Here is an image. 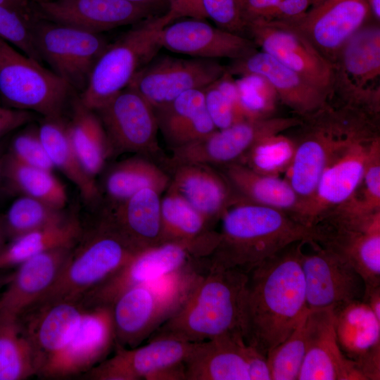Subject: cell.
Wrapping results in <instances>:
<instances>
[{"instance_id":"cell-1","label":"cell","mask_w":380,"mask_h":380,"mask_svg":"<svg viewBox=\"0 0 380 380\" xmlns=\"http://www.w3.org/2000/svg\"><path fill=\"white\" fill-rule=\"evenodd\" d=\"M305 243L296 242L248 272L241 334L265 356L291 334L308 310L301 265Z\"/></svg>"},{"instance_id":"cell-2","label":"cell","mask_w":380,"mask_h":380,"mask_svg":"<svg viewBox=\"0 0 380 380\" xmlns=\"http://www.w3.org/2000/svg\"><path fill=\"white\" fill-rule=\"evenodd\" d=\"M218 243L207 265L248 272L286 247L298 241L317 244L315 226L267 206L239 201L222 215Z\"/></svg>"},{"instance_id":"cell-3","label":"cell","mask_w":380,"mask_h":380,"mask_svg":"<svg viewBox=\"0 0 380 380\" xmlns=\"http://www.w3.org/2000/svg\"><path fill=\"white\" fill-rule=\"evenodd\" d=\"M301 118L292 137L296 153L286 179L299 196L302 210L336 153L353 142L380 137V118L353 106L330 101Z\"/></svg>"},{"instance_id":"cell-4","label":"cell","mask_w":380,"mask_h":380,"mask_svg":"<svg viewBox=\"0 0 380 380\" xmlns=\"http://www.w3.org/2000/svg\"><path fill=\"white\" fill-rule=\"evenodd\" d=\"M248 273L206 265V270L182 308L148 339L207 341L241 334V315Z\"/></svg>"},{"instance_id":"cell-5","label":"cell","mask_w":380,"mask_h":380,"mask_svg":"<svg viewBox=\"0 0 380 380\" xmlns=\"http://www.w3.org/2000/svg\"><path fill=\"white\" fill-rule=\"evenodd\" d=\"M199 259L157 281L128 289L112 304L116 347L139 346L186 303L206 270Z\"/></svg>"},{"instance_id":"cell-6","label":"cell","mask_w":380,"mask_h":380,"mask_svg":"<svg viewBox=\"0 0 380 380\" xmlns=\"http://www.w3.org/2000/svg\"><path fill=\"white\" fill-rule=\"evenodd\" d=\"M140 252L98 222L88 233H82L56 281L32 308L58 301H80Z\"/></svg>"},{"instance_id":"cell-7","label":"cell","mask_w":380,"mask_h":380,"mask_svg":"<svg viewBox=\"0 0 380 380\" xmlns=\"http://www.w3.org/2000/svg\"><path fill=\"white\" fill-rule=\"evenodd\" d=\"M172 23L166 12L148 17L136 24L114 43L108 44L96 61L81 101L95 110L126 88L134 75L162 48L163 28Z\"/></svg>"},{"instance_id":"cell-8","label":"cell","mask_w":380,"mask_h":380,"mask_svg":"<svg viewBox=\"0 0 380 380\" xmlns=\"http://www.w3.org/2000/svg\"><path fill=\"white\" fill-rule=\"evenodd\" d=\"M313 226L319 246L343 258L365 286H380V210H368L352 197L324 212Z\"/></svg>"},{"instance_id":"cell-9","label":"cell","mask_w":380,"mask_h":380,"mask_svg":"<svg viewBox=\"0 0 380 380\" xmlns=\"http://www.w3.org/2000/svg\"><path fill=\"white\" fill-rule=\"evenodd\" d=\"M75 91L54 72L0 38V96L9 108L64 116Z\"/></svg>"},{"instance_id":"cell-10","label":"cell","mask_w":380,"mask_h":380,"mask_svg":"<svg viewBox=\"0 0 380 380\" xmlns=\"http://www.w3.org/2000/svg\"><path fill=\"white\" fill-rule=\"evenodd\" d=\"M33 30L42 61L76 92L82 93L94 66L109 44L106 39L100 33L42 18H35Z\"/></svg>"},{"instance_id":"cell-11","label":"cell","mask_w":380,"mask_h":380,"mask_svg":"<svg viewBox=\"0 0 380 380\" xmlns=\"http://www.w3.org/2000/svg\"><path fill=\"white\" fill-rule=\"evenodd\" d=\"M302 122L298 116L244 120L216 129L208 136L171 149L167 166L172 169L182 164H203L218 167L239 162L259 141L295 128Z\"/></svg>"},{"instance_id":"cell-12","label":"cell","mask_w":380,"mask_h":380,"mask_svg":"<svg viewBox=\"0 0 380 380\" xmlns=\"http://www.w3.org/2000/svg\"><path fill=\"white\" fill-rule=\"evenodd\" d=\"M93 110L104 127L113 153H134L158 163L165 157L158 142L155 110L132 88L127 87Z\"/></svg>"},{"instance_id":"cell-13","label":"cell","mask_w":380,"mask_h":380,"mask_svg":"<svg viewBox=\"0 0 380 380\" xmlns=\"http://www.w3.org/2000/svg\"><path fill=\"white\" fill-rule=\"evenodd\" d=\"M202 258L198 250L186 243H164L148 248L86 293L80 302L84 308L112 305L128 289L170 276Z\"/></svg>"},{"instance_id":"cell-14","label":"cell","mask_w":380,"mask_h":380,"mask_svg":"<svg viewBox=\"0 0 380 380\" xmlns=\"http://www.w3.org/2000/svg\"><path fill=\"white\" fill-rule=\"evenodd\" d=\"M225 71L226 65L215 59L157 54L134 75L127 87L137 91L155 110L185 91L205 88Z\"/></svg>"},{"instance_id":"cell-15","label":"cell","mask_w":380,"mask_h":380,"mask_svg":"<svg viewBox=\"0 0 380 380\" xmlns=\"http://www.w3.org/2000/svg\"><path fill=\"white\" fill-rule=\"evenodd\" d=\"M247 36L261 51L294 70L330 97L334 65L298 30L279 22L254 21Z\"/></svg>"},{"instance_id":"cell-16","label":"cell","mask_w":380,"mask_h":380,"mask_svg":"<svg viewBox=\"0 0 380 380\" xmlns=\"http://www.w3.org/2000/svg\"><path fill=\"white\" fill-rule=\"evenodd\" d=\"M114 345L112 306L85 308L72 337L44 363L39 374L61 378L87 372L101 362Z\"/></svg>"},{"instance_id":"cell-17","label":"cell","mask_w":380,"mask_h":380,"mask_svg":"<svg viewBox=\"0 0 380 380\" xmlns=\"http://www.w3.org/2000/svg\"><path fill=\"white\" fill-rule=\"evenodd\" d=\"M370 16L367 0H322L300 18L284 23L303 33L334 65L345 43Z\"/></svg>"},{"instance_id":"cell-18","label":"cell","mask_w":380,"mask_h":380,"mask_svg":"<svg viewBox=\"0 0 380 380\" xmlns=\"http://www.w3.org/2000/svg\"><path fill=\"white\" fill-rule=\"evenodd\" d=\"M313 253L302 255L307 308L334 307L362 300L365 285L361 276L340 255L318 244Z\"/></svg>"},{"instance_id":"cell-19","label":"cell","mask_w":380,"mask_h":380,"mask_svg":"<svg viewBox=\"0 0 380 380\" xmlns=\"http://www.w3.org/2000/svg\"><path fill=\"white\" fill-rule=\"evenodd\" d=\"M377 138L353 142L335 153L322 171L312 197L303 207L299 216L301 222L313 226L324 212L353 196L361 184L372 145Z\"/></svg>"},{"instance_id":"cell-20","label":"cell","mask_w":380,"mask_h":380,"mask_svg":"<svg viewBox=\"0 0 380 380\" xmlns=\"http://www.w3.org/2000/svg\"><path fill=\"white\" fill-rule=\"evenodd\" d=\"M306 348L298 380H366L338 343L332 307L310 310Z\"/></svg>"},{"instance_id":"cell-21","label":"cell","mask_w":380,"mask_h":380,"mask_svg":"<svg viewBox=\"0 0 380 380\" xmlns=\"http://www.w3.org/2000/svg\"><path fill=\"white\" fill-rule=\"evenodd\" d=\"M226 70L232 76L258 75L273 87L281 102L296 116L304 117L319 110L329 100L327 93L262 51H255L232 60Z\"/></svg>"},{"instance_id":"cell-22","label":"cell","mask_w":380,"mask_h":380,"mask_svg":"<svg viewBox=\"0 0 380 380\" xmlns=\"http://www.w3.org/2000/svg\"><path fill=\"white\" fill-rule=\"evenodd\" d=\"M336 335L343 354L366 380L380 379V319L362 300L332 307Z\"/></svg>"},{"instance_id":"cell-23","label":"cell","mask_w":380,"mask_h":380,"mask_svg":"<svg viewBox=\"0 0 380 380\" xmlns=\"http://www.w3.org/2000/svg\"><path fill=\"white\" fill-rule=\"evenodd\" d=\"M40 18L94 33L158 15L124 0H49L37 4Z\"/></svg>"},{"instance_id":"cell-24","label":"cell","mask_w":380,"mask_h":380,"mask_svg":"<svg viewBox=\"0 0 380 380\" xmlns=\"http://www.w3.org/2000/svg\"><path fill=\"white\" fill-rule=\"evenodd\" d=\"M160 43L170 51L208 59L235 60L258 50L250 38L213 26L205 20L189 18L165 26Z\"/></svg>"},{"instance_id":"cell-25","label":"cell","mask_w":380,"mask_h":380,"mask_svg":"<svg viewBox=\"0 0 380 380\" xmlns=\"http://www.w3.org/2000/svg\"><path fill=\"white\" fill-rule=\"evenodd\" d=\"M72 248L51 249L18 265L0 295V312L20 317L36 305L58 279Z\"/></svg>"},{"instance_id":"cell-26","label":"cell","mask_w":380,"mask_h":380,"mask_svg":"<svg viewBox=\"0 0 380 380\" xmlns=\"http://www.w3.org/2000/svg\"><path fill=\"white\" fill-rule=\"evenodd\" d=\"M144 189L129 198L104 208L99 222L143 251L161 243V195Z\"/></svg>"},{"instance_id":"cell-27","label":"cell","mask_w":380,"mask_h":380,"mask_svg":"<svg viewBox=\"0 0 380 380\" xmlns=\"http://www.w3.org/2000/svg\"><path fill=\"white\" fill-rule=\"evenodd\" d=\"M168 189L183 198L213 225L239 199L223 174L215 167L182 164L170 171Z\"/></svg>"},{"instance_id":"cell-28","label":"cell","mask_w":380,"mask_h":380,"mask_svg":"<svg viewBox=\"0 0 380 380\" xmlns=\"http://www.w3.org/2000/svg\"><path fill=\"white\" fill-rule=\"evenodd\" d=\"M247 349L238 333L192 343L183 361L185 380H250Z\"/></svg>"},{"instance_id":"cell-29","label":"cell","mask_w":380,"mask_h":380,"mask_svg":"<svg viewBox=\"0 0 380 380\" xmlns=\"http://www.w3.org/2000/svg\"><path fill=\"white\" fill-rule=\"evenodd\" d=\"M84 309L79 301H58L30 309L23 315H27L26 322L20 317L36 355L38 373L44 363L69 342Z\"/></svg>"},{"instance_id":"cell-30","label":"cell","mask_w":380,"mask_h":380,"mask_svg":"<svg viewBox=\"0 0 380 380\" xmlns=\"http://www.w3.org/2000/svg\"><path fill=\"white\" fill-rule=\"evenodd\" d=\"M217 169L229 183L239 202L277 209L299 220L302 202L286 179L259 173L238 162Z\"/></svg>"},{"instance_id":"cell-31","label":"cell","mask_w":380,"mask_h":380,"mask_svg":"<svg viewBox=\"0 0 380 380\" xmlns=\"http://www.w3.org/2000/svg\"><path fill=\"white\" fill-rule=\"evenodd\" d=\"M155 113L170 148L197 141L217 129L205 106L203 89L185 91Z\"/></svg>"},{"instance_id":"cell-32","label":"cell","mask_w":380,"mask_h":380,"mask_svg":"<svg viewBox=\"0 0 380 380\" xmlns=\"http://www.w3.org/2000/svg\"><path fill=\"white\" fill-rule=\"evenodd\" d=\"M161 196V243H186L208 258L219 241V232L175 192L167 189Z\"/></svg>"},{"instance_id":"cell-33","label":"cell","mask_w":380,"mask_h":380,"mask_svg":"<svg viewBox=\"0 0 380 380\" xmlns=\"http://www.w3.org/2000/svg\"><path fill=\"white\" fill-rule=\"evenodd\" d=\"M69 108L67 127L72 146L84 170L95 178L113 151L104 127L94 110L87 107L75 92Z\"/></svg>"},{"instance_id":"cell-34","label":"cell","mask_w":380,"mask_h":380,"mask_svg":"<svg viewBox=\"0 0 380 380\" xmlns=\"http://www.w3.org/2000/svg\"><path fill=\"white\" fill-rule=\"evenodd\" d=\"M38 129L54 168L58 169L77 187L86 201H97L100 190L95 178L84 170L72 146L64 116L43 117Z\"/></svg>"},{"instance_id":"cell-35","label":"cell","mask_w":380,"mask_h":380,"mask_svg":"<svg viewBox=\"0 0 380 380\" xmlns=\"http://www.w3.org/2000/svg\"><path fill=\"white\" fill-rule=\"evenodd\" d=\"M75 215L25 233L10 240L0 251V270L16 267L26 260L45 251L74 247L82 234Z\"/></svg>"},{"instance_id":"cell-36","label":"cell","mask_w":380,"mask_h":380,"mask_svg":"<svg viewBox=\"0 0 380 380\" xmlns=\"http://www.w3.org/2000/svg\"><path fill=\"white\" fill-rule=\"evenodd\" d=\"M170 183V175L161 165L151 158L138 155L113 165L105 176L103 189L109 204H113L146 188L163 194Z\"/></svg>"},{"instance_id":"cell-37","label":"cell","mask_w":380,"mask_h":380,"mask_svg":"<svg viewBox=\"0 0 380 380\" xmlns=\"http://www.w3.org/2000/svg\"><path fill=\"white\" fill-rule=\"evenodd\" d=\"M334 66L352 82L366 86L380 75V26L366 23L345 43Z\"/></svg>"},{"instance_id":"cell-38","label":"cell","mask_w":380,"mask_h":380,"mask_svg":"<svg viewBox=\"0 0 380 380\" xmlns=\"http://www.w3.org/2000/svg\"><path fill=\"white\" fill-rule=\"evenodd\" d=\"M34 348L19 317L0 312V380H23L38 373Z\"/></svg>"},{"instance_id":"cell-39","label":"cell","mask_w":380,"mask_h":380,"mask_svg":"<svg viewBox=\"0 0 380 380\" xmlns=\"http://www.w3.org/2000/svg\"><path fill=\"white\" fill-rule=\"evenodd\" d=\"M192 343L160 338L133 348L116 347L120 357L132 380H151L160 370L183 362Z\"/></svg>"},{"instance_id":"cell-40","label":"cell","mask_w":380,"mask_h":380,"mask_svg":"<svg viewBox=\"0 0 380 380\" xmlns=\"http://www.w3.org/2000/svg\"><path fill=\"white\" fill-rule=\"evenodd\" d=\"M4 166L9 192L39 200L58 209L65 207V187L53 171L23 163L9 153L4 156Z\"/></svg>"},{"instance_id":"cell-41","label":"cell","mask_w":380,"mask_h":380,"mask_svg":"<svg viewBox=\"0 0 380 380\" xmlns=\"http://www.w3.org/2000/svg\"><path fill=\"white\" fill-rule=\"evenodd\" d=\"M68 215L39 200L20 196L3 215L8 240L63 220Z\"/></svg>"},{"instance_id":"cell-42","label":"cell","mask_w":380,"mask_h":380,"mask_svg":"<svg viewBox=\"0 0 380 380\" xmlns=\"http://www.w3.org/2000/svg\"><path fill=\"white\" fill-rule=\"evenodd\" d=\"M295 153L293 137L280 133L259 141L238 163L259 173L279 176L290 169Z\"/></svg>"},{"instance_id":"cell-43","label":"cell","mask_w":380,"mask_h":380,"mask_svg":"<svg viewBox=\"0 0 380 380\" xmlns=\"http://www.w3.org/2000/svg\"><path fill=\"white\" fill-rule=\"evenodd\" d=\"M206 110L217 129L244 120L236 80L227 70L203 88Z\"/></svg>"},{"instance_id":"cell-44","label":"cell","mask_w":380,"mask_h":380,"mask_svg":"<svg viewBox=\"0 0 380 380\" xmlns=\"http://www.w3.org/2000/svg\"><path fill=\"white\" fill-rule=\"evenodd\" d=\"M308 312V309L291 334L267 355L272 380H298L305 355Z\"/></svg>"},{"instance_id":"cell-45","label":"cell","mask_w":380,"mask_h":380,"mask_svg":"<svg viewBox=\"0 0 380 380\" xmlns=\"http://www.w3.org/2000/svg\"><path fill=\"white\" fill-rule=\"evenodd\" d=\"M240 103L246 120L274 116L278 96L271 84L258 75H246L236 80Z\"/></svg>"},{"instance_id":"cell-46","label":"cell","mask_w":380,"mask_h":380,"mask_svg":"<svg viewBox=\"0 0 380 380\" xmlns=\"http://www.w3.org/2000/svg\"><path fill=\"white\" fill-rule=\"evenodd\" d=\"M35 18L32 13L0 6V38L14 45L29 58L40 63L42 59L34 39Z\"/></svg>"},{"instance_id":"cell-47","label":"cell","mask_w":380,"mask_h":380,"mask_svg":"<svg viewBox=\"0 0 380 380\" xmlns=\"http://www.w3.org/2000/svg\"><path fill=\"white\" fill-rule=\"evenodd\" d=\"M26 165L53 171L55 169L39 137L38 127L20 130L12 139L8 152Z\"/></svg>"},{"instance_id":"cell-48","label":"cell","mask_w":380,"mask_h":380,"mask_svg":"<svg viewBox=\"0 0 380 380\" xmlns=\"http://www.w3.org/2000/svg\"><path fill=\"white\" fill-rule=\"evenodd\" d=\"M202 3L207 18L217 27L248 37L239 0H202Z\"/></svg>"},{"instance_id":"cell-49","label":"cell","mask_w":380,"mask_h":380,"mask_svg":"<svg viewBox=\"0 0 380 380\" xmlns=\"http://www.w3.org/2000/svg\"><path fill=\"white\" fill-rule=\"evenodd\" d=\"M360 187L361 196L354 195L361 204L369 210H380V137L372 145Z\"/></svg>"},{"instance_id":"cell-50","label":"cell","mask_w":380,"mask_h":380,"mask_svg":"<svg viewBox=\"0 0 380 380\" xmlns=\"http://www.w3.org/2000/svg\"><path fill=\"white\" fill-rule=\"evenodd\" d=\"M285 0H239L246 27L249 23L262 21Z\"/></svg>"},{"instance_id":"cell-51","label":"cell","mask_w":380,"mask_h":380,"mask_svg":"<svg viewBox=\"0 0 380 380\" xmlns=\"http://www.w3.org/2000/svg\"><path fill=\"white\" fill-rule=\"evenodd\" d=\"M167 13L172 23L182 18L205 20L202 0H168Z\"/></svg>"},{"instance_id":"cell-52","label":"cell","mask_w":380,"mask_h":380,"mask_svg":"<svg viewBox=\"0 0 380 380\" xmlns=\"http://www.w3.org/2000/svg\"><path fill=\"white\" fill-rule=\"evenodd\" d=\"M33 118L32 112L9 108L0 103V137L24 126Z\"/></svg>"},{"instance_id":"cell-53","label":"cell","mask_w":380,"mask_h":380,"mask_svg":"<svg viewBox=\"0 0 380 380\" xmlns=\"http://www.w3.org/2000/svg\"><path fill=\"white\" fill-rule=\"evenodd\" d=\"M246 360L250 380H272L267 356L248 345Z\"/></svg>"},{"instance_id":"cell-54","label":"cell","mask_w":380,"mask_h":380,"mask_svg":"<svg viewBox=\"0 0 380 380\" xmlns=\"http://www.w3.org/2000/svg\"><path fill=\"white\" fill-rule=\"evenodd\" d=\"M362 300L369 305L376 317L380 319V286H365Z\"/></svg>"},{"instance_id":"cell-55","label":"cell","mask_w":380,"mask_h":380,"mask_svg":"<svg viewBox=\"0 0 380 380\" xmlns=\"http://www.w3.org/2000/svg\"><path fill=\"white\" fill-rule=\"evenodd\" d=\"M144 6L156 15H163L167 11L168 0H124Z\"/></svg>"},{"instance_id":"cell-56","label":"cell","mask_w":380,"mask_h":380,"mask_svg":"<svg viewBox=\"0 0 380 380\" xmlns=\"http://www.w3.org/2000/svg\"><path fill=\"white\" fill-rule=\"evenodd\" d=\"M29 3L26 0H0V6H5L32 13Z\"/></svg>"},{"instance_id":"cell-57","label":"cell","mask_w":380,"mask_h":380,"mask_svg":"<svg viewBox=\"0 0 380 380\" xmlns=\"http://www.w3.org/2000/svg\"><path fill=\"white\" fill-rule=\"evenodd\" d=\"M370 15L379 23L380 20V0H367Z\"/></svg>"},{"instance_id":"cell-58","label":"cell","mask_w":380,"mask_h":380,"mask_svg":"<svg viewBox=\"0 0 380 380\" xmlns=\"http://www.w3.org/2000/svg\"><path fill=\"white\" fill-rule=\"evenodd\" d=\"M4 156L0 153V196L5 192H9L4 175Z\"/></svg>"},{"instance_id":"cell-59","label":"cell","mask_w":380,"mask_h":380,"mask_svg":"<svg viewBox=\"0 0 380 380\" xmlns=\"http://www.w3.org/2000/svg\"><path fill=\"white\" fill-rule=\"evenodd\" d=\"M8 240L3 215H0V251L6 244V241Z\"/></svg>"},{"instance_id":"cell-60","label":"cell","mask_w":380,"mask_h":380,"mask_svg":"<svg viewBox=\"0 0 380 380\" xmlns=\"http://www.w3.org/2000/svg\"><path fill=\"white\" fill-rule=\"evenodd\" d=\"M10 275L6 277L0 273V289L3 286L8 283Z\"/></svg>"},{"instance_id":"cell-61","label":"cell","mask_w":380,"mask_h":380,"mask_svg":"<svg viewBox=\"0 0 380 380\" xmlns=\"http://www.w3.org/2000/svg\"><path fill=\"white\" fill-rule=\"evenodd\" d=\"M28 2H33V3H35V4H39V3H42V2H44V1H49V0H26Z\"/></svg>"}]
</instances>
